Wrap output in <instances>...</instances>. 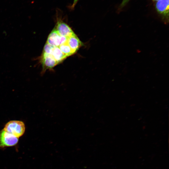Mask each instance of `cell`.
I'll list each match as a JSON object with an SVG mask.
<instances>
[{"mask_svg":"<svg viewBox=\"0 0 169 169\" xmlns=\"http://www.w3.org/2000/svg\"><path fill=\"white\" fill-rule=\"evenodd\" d=\"M54 59L58 64L66 58V56L57 47L54 46L51 54Z\"/></svg>","mask_w":169,"mask_h":169,"instance_id":"cell-8","label":"cell"},{"mask_svg":"<svg viewBox=\"0 0 169 169\" xmlns=\"http://www.w3.org/2000/svg\"><path fill=\"white\" fill-rule=\"evenodd\" d=\"M3 130L18 138L24 134L25 126L21 121L12 120L6 124Z\"/></svg>","mask_w":169,"mask_h":169,"instance_id":"cell-1","label":"cell"},{"mask_svg":"<svg viewBox=\"0 0 169 169\" xmlns=\"http://www.w3.org/2000/svg\"><path fill=\"white\" fill-rule=\"evenodd\" d=\"M67 43L74 53L81 45V42L75 34L67 37Z\"/></svg>","mask_w":169,"mask_h":169,"instance_id":"cell-7","label":"cell"},{"mask_svg":"<svg viewBox=\"0 0 169 169\" xmlns=\"http://www.w3.org/2000/svg\"><path fill=\"white\" fill-rule=\"evenodd\" d=\"M55 29L61 36L66 37L75 34L69 25L61 21L57 22Z\"/></svg>","mask_w":169,"mask_h":169,"instance_id":"cell-5","label":"cell"},{"mask_svg":"<svg viewBox=\"0 0 169 169\" xmlns=\"http://www.w3.org/2000/svg\"><path fill=\"white\" fill-rule=\"evenodd\" d=\"M169 0H160L156 2L155 5L157 13L166 23L169 21Z\"/></svg>","mask_w":169,"mask_h":169,"instance_id":"cell-2","label":"cell"},{"mask_svg":"<svg viewBox=\"0 0 169 169\" xmlns=\"http://www.w3.org/2000/svg\"><path fill=\"white\" fill-rule=\"evenodd\" d=\"M59 48L61 51L66 56H69L74 54L68 44L67 42L61 44Z\"/></svg>","mask_w":169,"mask_h":169,"instance_id":"cell-9","label":"cell"},{"mask_svg":"<svg viewBox=\"0 0 169 169\" xmlns=\"http://www.w3.org/2000/svg\"><path fill=\"white\" fill-rule=\"evenodd\" d=\"M130 0H123L119 6L118 9L119 10H121L127 4Z\"/></svg>","mask_w":169,"mask_h":169,"instance_id":"cell-10","label":"cell"},{"mask_svg":"<svg viewBox=\"0 0 169 169\" xmlns=\"http://www.w3.org/2000/svg\"><path fill=\"white\" fill-rule=\"evenodd\" d=\"M67 37L61 36L54 28L49 34L46 43L51 45L58 47L67 42Z\"/></svg>","mask_w":169,"mask_h":169,"instance_id":"cell-4","label":"cell"},{"mask_svg":"<svg viewBox=\"0 0 169 169\" xmlns=\"http://www.w3.org/2000/svg\"><path fill=\"white\" fill-rule=\"evenodd\" d=\"M18 138L3 130L0 131V147L12 146L17 144Z\"/></svg>","mask_w":169,"mask_h":169,"instance_id":"cell-3","label":"cell"},{"mask_svg":"<svg viewBox=\"0 0 169 169\" xmlns=\"http://www.w3.org/2000/svg\"><path fill=\"white\" fill-rule=\"evenodd\" d=\"M79 0H74L72 4L70 6V9H74Z\"/></svg>","mask_w":169,"mask_h":169,"instance_id":"cell-11","label":"cell"},{"mask_svg":"<svg viewBox=\"0 0 169 169\" xmlns=\"http://www.w3.org/2000/svg\"><path fill=\"white\" fill-rule=\"evenodd\" d=\"M40 62L44 70L51 69L58 64L52 55L43 52L41 56Z\"/></svg>","mask_w":169,"mask_h":169,"instance_id":"cell-6","label":"cell"},{"mask_svg":"<svg viewBox=\"0 0 169 169\" xmlns=\"http://www.w3.org/2000/svg\"><path fill=\"white\" fill-rule=\"evenodd\" d=\"M153 1H154V2H157V1H158L159 0H152Z\"/></svg>","mask_w":169,"mask_h":169,"instance_id":"cell-12","label":"cell"}]
</instances>
